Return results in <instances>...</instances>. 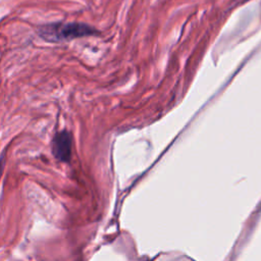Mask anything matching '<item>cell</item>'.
Instances as JSON below:
<instances>
[{
  "label": "cell",
  "instance_id": "1",
  "mask_svg": "<svg viewBox=\"0 0 261 261\" xmlns=\"http://www.w3.org/2000/svg\"><path fill=\"white\" fill-rule=\"evenodd\" d=\"M39 36L47 42H62L98 35V31L83 22H52L38 29Z\"/></svg>",
  "mask_w": 261,
  "mask_h": 261
},
{
  "label": "cell",
  "instance_id": "2",
  "mask_svg": "<svg viewBox=\"0 0 261 261\" xmlns=\"http://www.w3.org/2000/svg\"><path fill=\"white\" fill-rule=\"evenodd\" d=\"M72 137L67 130H61L55 134L52 140V153L60 162H68L71 157Z\"/></svg>",
  "mask_w": 261,
  "mask_h": 261
}]
</instances>
